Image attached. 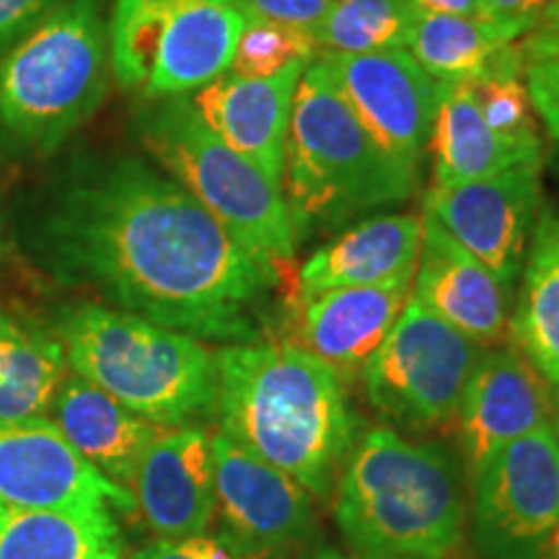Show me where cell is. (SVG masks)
Segmentation results:
<instances>
[{
  "instance_id": "1",
  "label": "cell",
  "mask_w": 559,
  "mask_h": 559,
  "mask_svg": "<svg viewBox=\"0 0 559 559\" xmlns=\"http://www.w3.org/2000/svg\"><path fill=\"white\" fill-rule=\"evenodd\" d=\"M32 257L52 280L202 342H260L288 264L236 241L185 187L132 156L75 166L32 210Z\"/></svg>"
},
{
  "instance_id": "2",
  "label": "cell",
  "mask_w": 559,
  "mask_h": 559,
  "mask_svg": "<svg viewBox=\"0 0 559 559\" xmlns=\"http://www.w3.org/2000/svg\"><path fill=\"white\" fill-rule=\"evenodd\" d=\"M221 432L330 500L360 436L345 379L296 342H236L215 353Z\"/></svg>"
},
{
  "instance_id": "3",
  "label": "cell",
  "mask_w": 559,
  "mask_h": 559,
  "mask_svg": "<svg viewBox=\"0 0 559 559\" xmlns=\"http://www.w3.org/2000/svg\"><path fill=\"white\" fill-rule=\"evenodd\" d=\"M334 515L362 559H456L469 523L459 461L436 440L370 428L342 466Z\"/></svg>"
},
{
  "instance_id": "4",
  "label": "cell",
  "mask_w": 559,
  "mask_h": 559,
  "mask_svg": "<svg viewBox=\"0 0 559 559\" xmlns=\"http://www.w3.org/2000/svg\"><path fill=\"white\" fill-rule=\"evenodd\" d=\"M55 334L70 373L158 428L218 409V362L202 340L91 300L62 306Z\"/></svg>"
},
{
  "instance_id": "5",
  "label": "cell",
  "mask_w": 559,
  "mask_h": 559,
  "mask_svg": "<svg viewBox=\"0 0 559 559\" xmlns=\"http://www.w3.org/2000/svg\"><path fill=\"white\" fill-rule=\"evenodd\" d=\"M417 174L368 135L319 60L306 66L285 140L283 194L298 243L412 198Z\"/></svg>"
},
{
  "instance_id": "6",
  "label": "cell",
  "mask_w": 559,
  "mask_h": 559,
  "mask_svg": "<svg viewBox=\"0 0 559 559\" xmlns=\"http://www.w3.org/2000/svg\"><path fill=\"white\" fill-rule=\"evenodd\" d=\"M109 24L99 0H62L0 52V140L50 156L96 115L109 91Z\"/></svg>"
},
{
  "instance_id": "7",
  "label": "cell",
  "mask_w": 559,
  "mask_h": 559,
  "mask_svg": "<svg viewBox=\"0 0 559 559\" xmlns=\"http://www.w3.org/2000/svg\"><path fill=\"white\" fill-rule=\"evenodd\" d=\"M135 130L148 156L236 241L283 264L296 257L298 236L283 187L223 143L200 120L190 96L145 102Z\"/></svg>"
},
{
  "instance_id": "8",
  "label": "cell",
  "mask_w": 559,
  "mask_h": 559,
  "mask_svg": "<svg viewBox=\"0 0 559 559\" xmlns=\"http://www.w3.org/2000/svg\"><path fill=\"white\" fill-rule=\"evenodd\" d=\"M243 24L236 0H115L111 75L143 102L192 96L228 73Z\"/></svg>"
},
{
  "instance_id": "9",
  "label": "cell",
  "mask_w": 559,
  "mask_h": 559,
  "mask_svg": "<svg viewBox=\"0 0 559 559\" xmlns=\"http://www.w3.org/2000/svg\"><path fill=\"white\" fill-rule=\"evenodd\" d=\"M481 353L485 347L409 296L386 340L360 370L362 391L389 428H449Z\"/></svg>"
},
{
  "instance_id": "10",
  "label": "cell",
  "mask_w": 559,
  "mask_h": 559,
  "mask_svg": "<svg viewBox=\"0 0 559 559\" xmlns=\"http://www.w3.org/2000/svg\"><path fill=\"white\" fill-rule=\"evenodd\" d=\"M557 521L559 445L547 423L472 474L474 551L479 559H536Z\"/></svg>"
},
{
  "instance_id": "11",
  "label": "cell",
  "mask_w": 559,
  "mask_h": 559,
  "mask_svg": "<svg viewBox=\"0 0 559 559\" xmlns=\"http://www.w3.org/2000/svg\"><path fill=\"white\" fill-rule=\"evenodd\" d=\"M0 502L52 510L102 528H120L115 513L135 510V498L102 477L50 417L0 423Z\"/></svg>"
},
{
  "instance_id": "12",
  "label": "cell",
  "mask_w": 559,
  "mask_h": 559,
  "mask_svg": "<svg viewBox=\"0 0 559 559\" xmlns=\"http://www.w3.org/2000/svg\"><path fill=\"white\" fill-rule=\"evenodd\" d=\"M215 449V539L241 559H280L309 539L313 498L223 432ZM210 523V526H213Z\"/></svg>"
},
{
  "instance_id": "13",
  "label": "cell",
  "mask_w": 559,
  "mask_h": 559,
  "mask_svg": "<svg viewBox=\"0 0 559 559\" xmlns=\"http://www.w3.org/2000/svg\"><path fill=\"white\" fill-rule=\"evenodd\" d=\"M542 210V164H521L492 177L425 192L430 215L459 247L506 283L521 277Z\"/></svg>"
},
{
  "instance_id": "14",
  "label": "cell",
  "mask_w": 559,
  "mask_h": 559,
  "mask_svg": "<svg viewBox=\"0 0 559 559\" xmlns=\"http://www.w3.org/2000/svg\"><path fill=\"white\" fill-rule=\"evenodd\" d=\"M317 60L368 135L404 169L419 174L428 153L436 81L407 50L345 55L319 50Z\"/></svg>"
},
{
  "instance_id": "15",
  "label": "cell",
  "mask_w": 559,
  "mask_h": 559,
  "mask_svg": "<svg viewBox=\"0 0 559 559\" xmlns=\"http://www.w3.org/2000/svg\"><path fill=\"white\" fill-rule=\"evenodd\" d=\"M555 383L513 345L481 353L461 396L456 428L469 474L508 443L542 428L551 417Z\"/></svg>"
},
{
  "instance_id": "16",
  "label": "cell",
  "mask_w": 559,
  "mask_h": 559,
  "mask_svg": "<svg viewBox=\"0 0 559 559\" xmlns=\"http://www.w3.org/2000/svg\"><path fill=\"white\" fill-rule=\"evenodd\" d=\"M132 498L158 539L205 534L215 508V449L202 425L160 428L140 459Z\"/></svg>"
},
{
  "instance_id": "17",
  "label": "cell",
  "mask_w": 559,
  "mask_h": 559,
  "mask_svg": "<svg viewBox=\"0 0 559 559\" xmlns=\"http://www.w3.org/2000/svg\"><path fill=\"white\" fill-rule=\"evenodd\" d=\"M513 283H506L423 213V243L415 267V296L425 309L481 347L508 340Z\"/></svg>"
},
{
  "instance_id": "18",
  "label": "cell",
  "mask_w": 559,
  "mask_h": 559,
  "mask_svg": "<svg viewBox=\"0 0 559 559\" xmlns=\"http://www.w3.org/2000/svg\"><path fill=\"white\" fill-rule=\"evenodd\" d=\"M304 70L306 66H290L270 79H247L228 70L190 96L200 120L280 187L293 99Z\"/></svg>"
},
{
  "instance_id": "19",
  "label": "cell",
  "mask_w": 559,
  "mask_h": 559,
  "mask_svg": "<svg viewBox=\"0 0 559 559\" xmlns=\"http://www.w3.org/2000/svg\"><path fill=\"white\" fill-rule=\"evenodd\" d=\"M415 270L376 285H355L300 300L298 342L332 366L342 379L360 373L370 355L386 340L412 296Z\"/></svg>"
},
{
  "instance_id": "20",
  "label": "cell",
  "mask_w": 559,
  "mask_h": 559,
  "mask_svg": "<svg viewBox=\"0 0 559 559\" xmlns=\"http://www.w3.org/2000/svg\"><path fill=\"white\" fill-rule=\"evenodd\" d=\"M423 215H373L342 230L300 264L296 304L319 293L376 285L417 267Z\"/></svg>"
},
{
  "instance_id": "21",
  "label": "cell",
  "mask_w": 559,
  "mask_h": 559,
  "mask_svg": "<svg viewBox=\"0 0 559 559\" xmlns=\"http://www.w3.org/2000/svg\"><path fill=\"white\" fill-rule=\"evenodd\" d=\"M428 153L436 187L485 179L521 164H544V143H521L489 128L466 81L436 83Z\"/></svg>"
},
{
  "instance_id": "22",
  "label": "cell",
  "mask_w": 559,
  "mask_h": 559,
  "mask_svg": "<svg viewBox=\"0 0 559 559\" xmlns=\"http://www.w3.org/2000/svg\"><path fill=\"white\" fill-rule=\"evenodd\" d=\"M50 415L68 443L102 477L132 492L138 464L158 436V425L135 415L107 391L75 373L62 381Z\"/></svg>"
},
{
  "instance_id": "23",
  "label": "cell",
  "mask_w": 559,
  "mask_h": 559,
  "mask_svg": "<svg viewBox=\"0 0 559 559\" xmlns=\"http://www.w3.org/2000/svg\"><path fill=\"white\" fill-rule=\"evenodd\" d=\"M521 275L510 311V345L559 386V207L542 205Z\"/></svg>"
},
{
  "instance_id": "24",
  "label": "cell",
  "mask_w": 559,
  "mask_h": 559,
  "mask_svg": "<svg viewBox=\"0 0 559 559\" xmlns=\"http://www.w3.org/2000/svg\"><path fill=\"white\" fill-rule=\"evenodd\" d=\"M66 379L68 360L58 334L0 311V423L50 417Z\"/></svg>"
},
{
  "instance_id": "25",
  "label": "cell",
  "mask_w": 559,
  "mask_h": 559,
  "mask_svg": "<svg viewBox=\"0 0 559 559\" xmlns=\"http://www.w3.org/2000/svg\"><path fill=\"white\" fill-rule=\"evenodd\" d=\"M513 41L519 39L481 19L417 11L407 52L436 83L472 81Z\"/></svg>"
},
{
  "instance_id": "26",
  "label": "cell",
  "mask_w": 559,
  "mask_h": 559,
  "mask_svg": "<svg viewBox=\"0 0 559 559\" xmlns=\"http://www.w3.org/2000/svg\"><path fill=\"white\" fill-rule=\"evenodd\" d=\"M0 559H124L120 528L0 502Z\"/></svg>"
},
{
  "instance_id": "27",
  "label": "cell",
  "mask_w": 559,
  "mask_h": 559,
  "mask_svg": "<svg viewBox=\"0 0 559 559\" xmlns=\"http://www.w3.org/2000/svg\"><path fill=\"white\" fill-rule=\"evenodd\" d=\"M415 16L407 0H332L313 39L319 50L345 55L407 50Z\"/></svg>"
},
{
  "instance_id": "28",
  "label": "cell",
  "mask_w": 559,
  "mask_h": 559,
  "mask_svg": "<svg viewBox=\"0 0 559 559\" xmlns=\"http://www.w3.org/2000/svg\"><path fill=\"white\" fill-rule=\"evenodd\" d=\"M469 83L472 99L485 122L500 135L521 143H544L526 88V62L519 41L508 45L485 73Z\"/></svg>"
},
{
  "instance_id": "29",
  "label": "cell",
  "mask_w": 559,
  "mask_h": 559,
  "mask_svg": "<svg viewBox=\"0 0 559 559\" xmlns=\"http://www.w3.org/2000/svg\"><path fill=\"white\" fill-rule=\"evenodd\" d=\"M319 45L311 32L272 21L247 19L236 45L230 73L247 79H270L290 66H309L317 60Z\"/></svg>"
},
{
  "instance_id": "30",
  "label": "cell",
  "mask_w": 559,
  "mask_h": 559,
  "mask_svg": "<svg viewBox=\"0 0 559 559\" xmlns=\"http://www.w3.org/2000/svg\"><path fill=\"white\" fill-rule=\"evenodd\" d=\"M236 3L247 19L296 26L313 34L330 11L332 0H236Z\"/></svg>"
},
{
  "instance_id": "31",
  "label": "cell",
  "mask_w": 559,
  "mask_h": 559,
  "mask_svg": "<svg viewBox=\"0 0 559 559\" xmlns=\"http://www.w3.org/2000/svg\"><path fill=\"white\" fill-rule=\"evenodd\" d=\"M526 88L531 107L544 122V130L559 143V55L528 62Z\"/></svg>"
},
{
  "instance_id": "32",
  "label": "cell",
  "mask_w": 559,
  "mask_h": 559,
  "mask_svg": "<svg viewBox=\"0 0 559 559\" xmlns=\"http://www.w3.org/2000/svg\"><path fill=\"white\" fill-rule=\"evenodd\" d=\"M549 0H481L487 24L498 26L513 39H523L539 24Z\"/></svg>"
},
{
  "instance_id": "33",
  "label": "cell",
  "mask_w": 559,
  "mask_h": 559,
  "mask_svg": "<svg viewBox=\"0 0 559 559\" xmlns=\"http://www.w3.org/2000/svg\"><path fill=\"white\" fill-rule=\"evenodd\" d=\"M62 0H0V52L26 37Z\"/></svg>"
},
{
  "instance_id": "34",
  "label": "cell",
  "mask_w": 559,
  "mask_h": 559,
  "mask_svg": "<svg viewBox=\"0 0 559 559\" xmlns=\"http://www.w3.org/2000/svg\"><path fill=\"white\" fill-rule=\"evenodd\" d=\"M130 559H241L234 551L215 539V536L198 534L187 536V539H158L148 547L138 549Z\"/></svg>"
},
{
  "instance_id": "35",
  "label": "cell",
  "mask_w": 559,
  "mask_h": 559,
  "mask_svg": "<svg viewBox=\"0 0 559 559\" xmlns=\"http://www.w3.org/2000/svg\"><path fill=\"white\" fill-rule=\"evenodd\" d=\"M523 62H534L559 55V0H549L547 11L539 19V24L531 29L526 37L519 39Z\"/></svg>"
},
{
  "instance_id": "36",
  "label": "cell",
  "mask_w": 559,
  "mask_h": 559,
  "mask_svg": "<svg viewBox=\"0 0 559 559\" xmlns=\"http://www.w3.org/2000/svg\"><path fill=\"white\" fill-rule=\"evenodd\" d=\"M419 13H445V16H472L485 21L481 0H407Z\"/></svg>"
},
{
  "instance_id": "37",
  "label": "cell",
  "mask_w": 559,
  "mask_h": 559,
  "mask_svg": "<svg viewBox=\"0 0 559 559\" xmlns=\"http://www.w3.org/2000/svg\"><path fill=\"white\" fill-rule=\"evenodd\" d=\"M536 559H559V521L555 523V528L549 531V536L544 539L542 549H539V557Z\"/></svg>"
},
{
  "instance_id": "38",
  "label": "cell",
  "mask_w": 559,
  "mask_h": 559,
  "mask_svg": "<svg viewBox=\"0 0 559 559\" xmlns=\"http://www.w3.org/2000/svg\"><path fill=\"white\" fill-rule=\"evenodd\" d=\"M551 432H555L557 445H559V386H555V394H551V417H549Z\"/></svg>"
},
{
  "instance_id": "39",
  "label": "cell",
  "mask_w": 559,
  "mask_h": 559,
  "mask_svg": "<svg viewBox=\"0 0 559 559\" xmlns=\"http://www.w3.org/2000/svg\"><path fill=\"white\" fill-rule=\"evenodd\" d=\"M304 559H362L358 555H342L337 549H321V551H313V555L304 557Z\"/></svg>"
},
{
  "instance_id": "40",
  "label": "cell",
  "mask_w": 559,
  "mask_h": 559,
  "mask_svg": "<svg viewBox=\"0 0 559 559\" xmlns=\"http://www.w3.org/2000/svg\"><path fill=\"white\" fill-rule=\"evenodd\" d=\"M3 254H5V243H3V223H0V262H3Z\"/></svg>"
},
{
  "instance_id": "41",
  "label": "cell",
  "mask_w": 559,
  "mask_h": 559,
  "mask_svg": "<svg viewBox=\"0 0 559 559\" xmlns=\"http://www.w3.org/2000/svg\"><path fill=\"white\" fill-rule=\"evenodd\" d=\"M555 160H557V166H559V143H557V153H555Z\"/></svg>"
}]
</instances>
